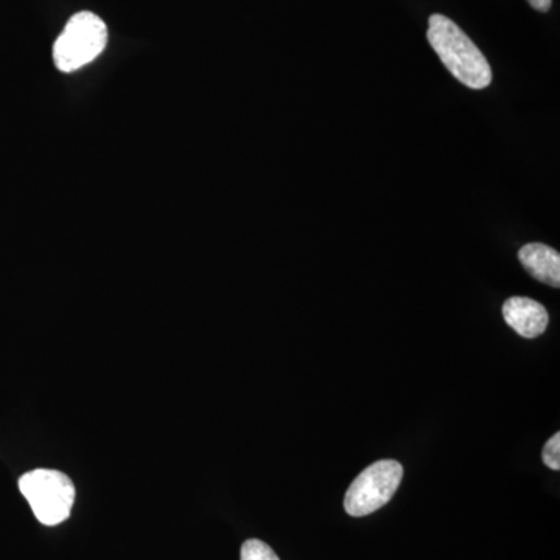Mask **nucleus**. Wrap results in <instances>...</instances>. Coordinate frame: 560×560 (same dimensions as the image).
<instances>
[{
    "mask_svg": "<svg viewBox=\"0 0 560 560\" xmlns=\"http://www.w3.org/2000/svg\"><path fill=\"white\" fill-rule=\"evenodd\" d=\"M430 46L456 80L470 90H485L492 83V69L481 50L447 16L433 14L427 32Z\"/></svg>",
    "mask_w": 560,
    "mask_h": 560,
    "instance_id": "f257e3e1",
    "label": "nucleus"
},
{
    "mask_svg": "<svg viewBox=\"0 0 560 560\" xmlns=\"http://www.w3.org/2000/svg\"><path fill=\"white\" fill-rule=\"evenodd\" d=\"M20 490L43 525L57 526L68 521L75 501V486L61 471H28L21 477Z\"/></svg>",
    "mask_w": 560,
    "mask_h": 560,
    "instance_id": "f03ea898",
    "label": "nucleus"
},
{
    "mask_svg": "<svg viewBox=\"0 0 560 560\" xmlns=\"http://www.w3.org/2000/svg\"><path fill=\"white\" fill-rule=\"evenodd\" d=\"M106 43L108 28L105 22L91 11H81L70 18L55 43V65L61 72H73L94 61L105 50Z\"/></svg>",
    "mask_w": 560,
    "mask_h": 560,
    "instance_id": "7ed1b4c3",
    "label": "nucleus"
},
{
    "mask_svg": "<svg viewBox=\"0 0 560 560\" xmlns=\"http://www.w3.org/2000/svg\"><path fill=\"white\" fill-rule=\"evenodd\" d=\"M404 467L393 459H382L361 471L346 492L345 510L352 517H364L381 510L399 489Z\"/></svg>",
    "mask_w": 560,
    "mask_h": 560,
    "instance_id": "20e7f679",
    "label": "nucleus"
},
{
    "mask_svg": "<svg viewBox=\"0 0 560 560\" xmlns=\"http://www.w3.org/2000/svg\"><path fill=\"white\" fill-rule=\"evenodd\" d=\"M503 318L523 338H537L547 330L550 316L540 302L514 296L503 304Z\"/></svg>",
    "mask_w": 560,
    "mask_h": 560,
    "instance_id": "39448f33",
    "label": "nucleus"
},
{
    "mask_svg": "<svg viewBox=\"0 0 560 560\" xmlns=\"http://www.w3.org/2000/svg\"><path fill=\"white\" fill-rule=\"evenodd\" d=\"M525 270L539 282L559 289L560 287V254L559 250L544 245V243H529L518 253Z\"/></svg>",
    "mask_w": 560,
    "mask_h": 560,
    "instance_id": "423d86ee",
    "label": "nucleus"
},
{
    "mask_svg": "<svg viewBox=\"0 0 560 560\" xmlns=\"http://www.w3.org/2000/svg\"><path fill=\"white\" fill-rule=\"evenodd\" d=\"M241 559L242 560H280L278 558V555H276V552L271 550V547H268V545L265 544V541L257 540V539L246 540L245 544H243Z\"/></svg>",
    "mask_w": 560,
    "mask_h": 560,
    "instance_id": "0eeeda50",
    "label": "nucleus"
},
{
    "mask_svg": "<svg viewBox=\"0 0 560 560\" xmlns=\"http://www.w3.org/2000/svg\"><path fill=\"white\" fill-rule=\"evenodd\" d=\"M545 466L552 470H560V434L556 433L550 441L545 444L544 453H541Z\"/></svg>",
    "mask_w": 560,
    "mask_h": 560,
    "instance_id": "6e6552de",
    "label": "nucleus"
},
{
    "mask_svg": "<svg viewBox=\"0 0 560 560\" xmlns=\"http://www.w3.org/2000/svg\"><path fill=\"white\" fill-rule=\"evenodd\" d=\"M528 3L534 10L541 11V13L551 9V0H528Z\"/></svg>",
    "mask_w": 560,
    "mask_h": 560,
    "instance_id": "1a4fd4ad",
    "label": "nucleus"
}]
</instances>
